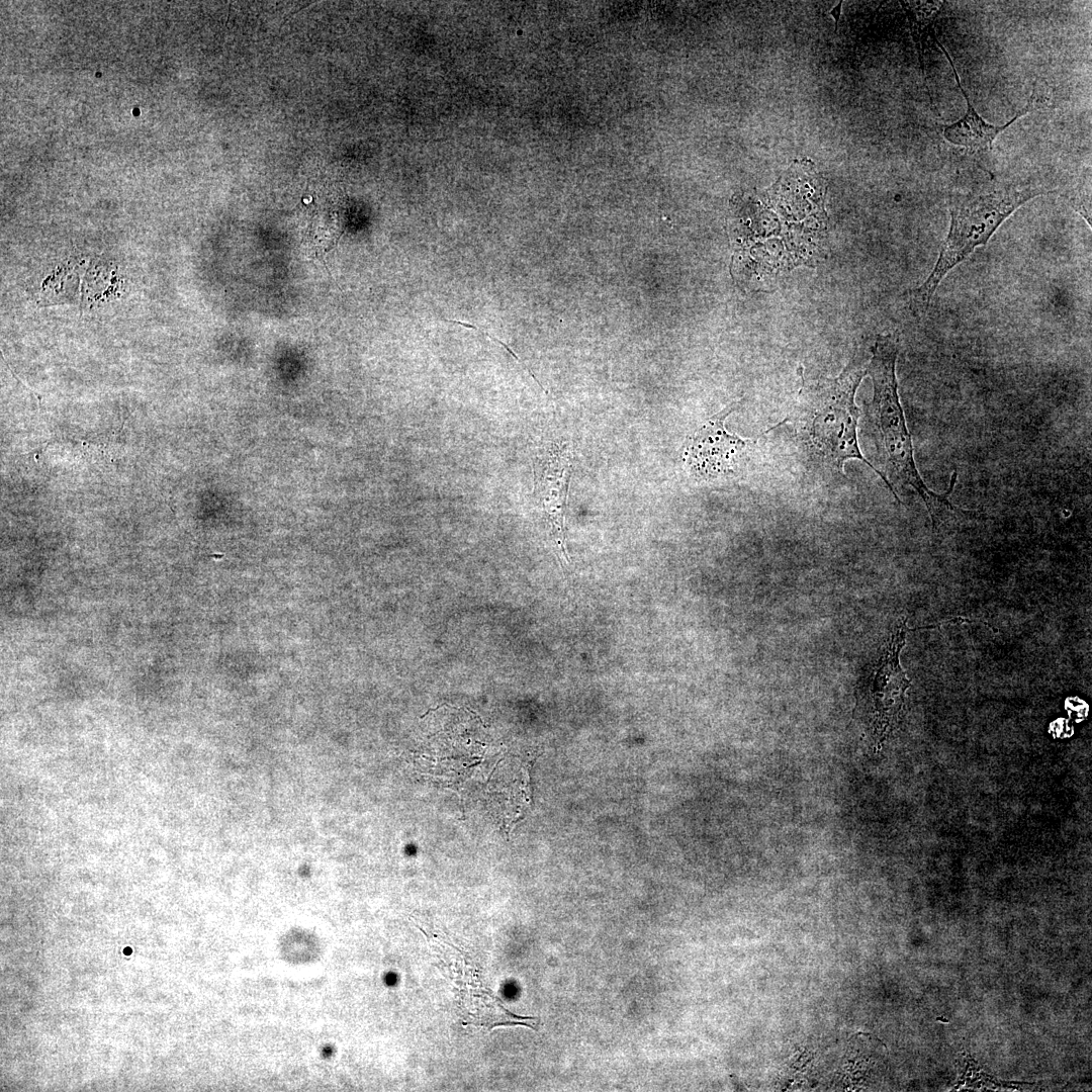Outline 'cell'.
<instances>
[{
    "label": "cell",
    "instance_id": "cell-1",
    "mask_svg": "<svg viewBox=\"0 0 1092 1092\" xmlns=\"http://www.w3.org/2000/svg\"><path fill=\"white\" fill-rule=\"evenodd\" d=\"M867 374L859 365L849 364L839 376L805 389L791 415V423L804 455L812 466L832 475L845 476L844 464L856 459L867 464L886 483L897 502L894 487L862 455L857 440L859 408L855 391Z\"/></svg>",
    "mask_w": 1092,
    "mask_h": 1092
},
{
    "label": "cell",
    "instance_id": "cell-2",
    "mask_svg": "<svg viewBox=\"0 0 1092 1092\" xmlns=\"http://www.w3.org/2000/svg\"><path fill=\"white\" fill-rule=\"evenodd\" d=\"M897 356V338L893 335L879 336L867 368L873 381V397L867 417L886 478L889 476L911 487L924 503L934 525L943 508L954 509L949 503V495L957 482V472L951 475L948 488L942 494L931 490L922 479L898 393Z\"/></svg>",
    "mask_w": 1092,
    "mask_h": 1092
},
{
    "label": "cell",
    "instance_id": "cell-3",
    "mask_svg": "<svg viewBox=\"0 0 1092 1092\" xmlns=\"http://www.w3.org/2000/svg\"><path fill=\"white\" fill-rule=\"evenodd\" d=\"M1046 191L1031 182H996L986 190L954 195L949 206L950 224L937 261L925 281L911 291L915 311L927 310L946 274L984 246L1017 208Z\"/></svg>",
    "mask_w": 1092,
    "mask_h": 1092
},
{
    "label": "cell",
    "instance_id": "cell-4",
    "mask_svg": "<svg viewBox=\"0 0 1092 1092\" xmlns=\"http://www.w3.org/2000/svg\"><path fill=\"white\" fill-rule=\"evenodd\" d=\"M738 403L732 402L707 419L689 438L685 461L696 477L709 480L735 473L756 444L754 439L730 434L724 426Z\"/></svg>",
    "mask_w": 1092,
    "mask_h": 1092
},
{
    "label": "cell",
    "instance_id": "cell-5",
    "mask_svg": "<svg viewBox=\"0 0 1092 1092\" xmlns=\"http://www.w3.org/2000/svg\"><path fill=\"white\" fill-rule=\"evenodd\" d=\"M571 469L572 453L565 443L550 446L534 463L535 491L548 517L559 552L566 560L564 515Z\"/></svg>",
    "mask_w": 1092,
    "mask_h": 1092
},
{
    "label": "cell",
    "instance_id": "cell-6",
    "mask_svg": "<svg viewBox=\"0 0 1092 1092\" xmlns=\"http://www.w3.org/2000/svg\"><path fill=\"white\" fill-rule=\"evenodd\" d=\"M906 620H900L880 656L871 682L875 707V727L884 734L900 710L905 690L909 686L899 662L905 644Z\"/></svg>",
    "mask_w": 1092,
    "mask_h": 1092
},
{
    "label": "cell",
    "instance_id": "cell-7",
    "mask_svg": "<svg viewBox=\"0 0 1092 1092\" xmlns=\"http://www.w3.org/2000/svg\"><path fill=\"white\" fill-rule=\"evenodd\" d=\"M934 40L937 47L941 50V52L947 59L948 64L953 72L958 88L964 96L967 105L966 113L961 118L944 126L942 130L943 138L949 144L960 148H964L971 152H987L992 150L994 141L1002 131H1004L1018 118L1032 111L1036 107V104L1039 103L1040 98L1036 97V90H1033L1032 95L1030 96L1027 103L1008 122L1002 125H994L992 123H989L978 113L976 108L973 106L967 92L962 86L959 78V73L949 56V53L935 37Z\"/></svg>",
    "mask_w": 1092,
    "mask_h": 1092
},
{
    "label": "cell",
    "instance_id": "cell-8",
    "mask_svg": "<svg viewBox=\"0 0 1092 1092\" xmlns=\"http://www.w3.org/2000/svg\"><path fill=\"white\" fill-rule=\"evenodd\" d=\"M841 4H842V2H839V3H838V5H837L836 7H834V8H833V9H832V10H831V11L829 12V13H830V15H832V16L834 17V20H835V30H836V27H837V22H838V18H839V15H840V9H841Z\"/></svg>",
    "mask_w": 1092,
    "mask_h": 1092
}]
</instances>
